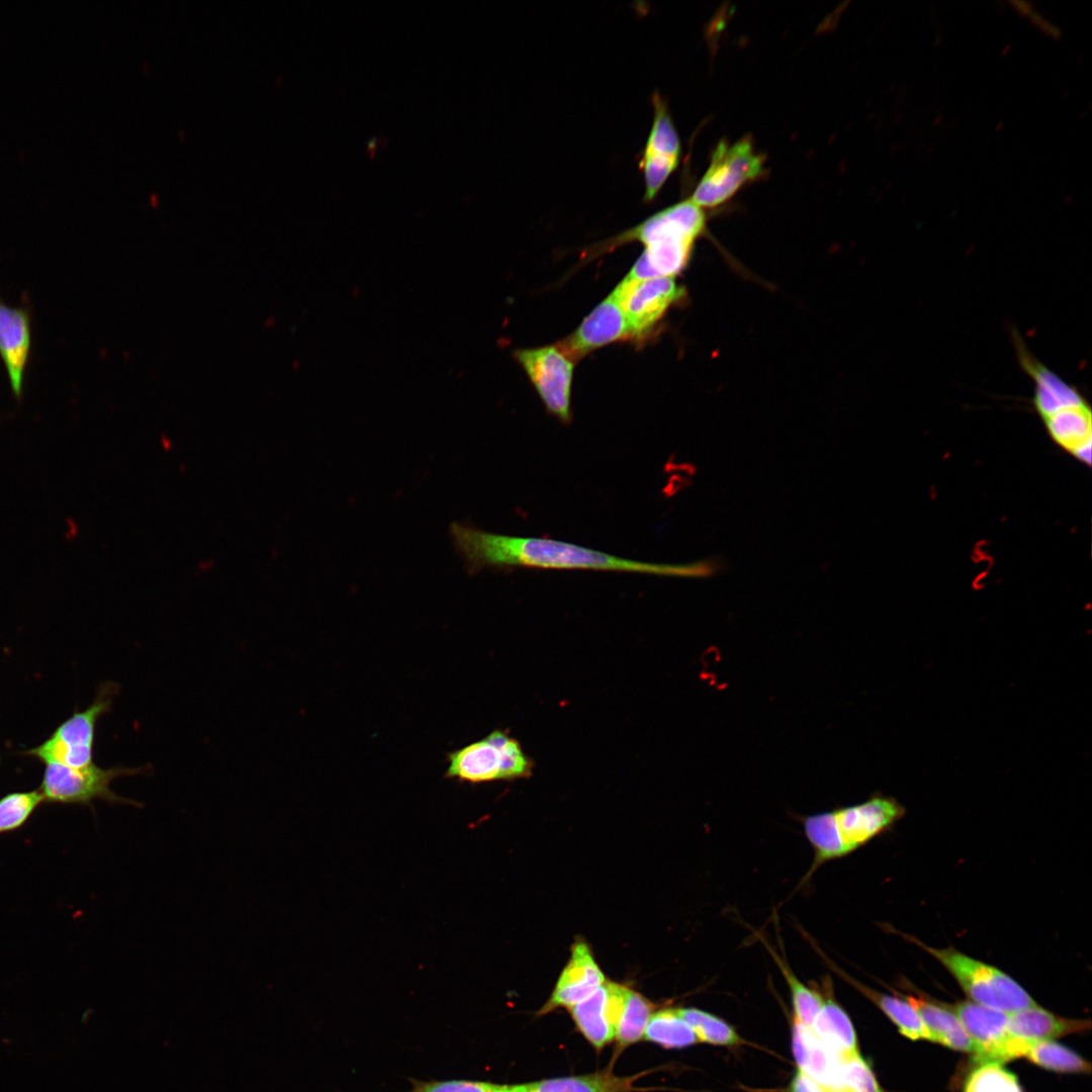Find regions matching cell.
Segmentation results:
<instances>
[{"instance_id": "31", "label": "cell", "mask_w": 1092, "mask_h": 1092, "mask_svg": "<svg viewBox=\"0 0 1092 1092\" xmlns=\"http://www.w3.org/2000/svg\"><path fill=\"white\" fill-rule=\"evenodd\" d=\"M842 1081L843 1092H884L859 1054L842 1059Z\"/></svg>"}, {"instance_id": "8", "label": "cell", "mask_w": 1092, "mask_h": 1092, "mask_svg": "<svg viewBox=\"0 0 1092 1092\" xmlns=\"http://www.w3.org/2000/svg\"><path fill=\"white\" fill-rule=\"evenodd\" d=\"M763 163V157L754 151L750 138H742L733 144L721 141L690 199L701 208L718 206L745 183L758 178Z\"/></svg>"}, {"instance_id": "32", "label": "cell", "mask_w": 1092, "mask_h": 1092, "mask_svg": "<svg viewBox=\"0 0 1092 1092\" xmlns=\"http://www.w3.org/2000/svg\"><path fill=\"white\" fill-rule=\"evenodd\" d=\"M407 1092H513V1085H499L478 1081H438L421 1083Z\"/></svg>"}, {"instance_id": "17", "label": "cell", "mask_w": 1092, "mask_h": 1092, "mask_svg": "<svg viewBox=\"0 0 1092 1092\" xmlns=\"http://www.w3.org/2000/svg\"><path fill=\"white\" fill-rule=\"evenodd\" d=\"M793 1055L801 1071L825 1092H843L842 1059L826 1048L812 1029L794 1019Z\"/></svg>"}, {"instance_id": "29", "label": "cell", "mask_w": 1092, "mask_h": 1092, "mask_svg": "<svg viewBox=\"0 0 1092 1092\" xmlns=\"http://www.w3.org/2000/svg\"><path fill=\"white\" fill-rule=\"evenodd\" d=\"M43 798L38 791H19L7 793L0 798V835L22 828L42 804Z\"/></svg>"}, {"instance_id": "27", "label": "cell", "mask_w": 1092, "mask_h": 1092, "mask_svg": "<svg viewBox=\"0 0 1092 1092\" xmlns=\"http://www.w3.org/2000/svg\"><path fill=\"white\" fill-rule=\"evenodd\" d=\"M676 1011L694 1030L699 1041L723 1046L742 1042L730 1024L713 1014L697 1008H678Z\"/></svg>"}, {"instance_id": "4", "label": "cell", "mask_w": 1092, "mask_h": 1092, "mask_svg": "<svg viewBox=\"0 0 1092 1092\" xmlns=\"http://www.w3.org/2000/svg\"><path fill=\"white\" fill-rule=\"evenodd\" d=\"M897 933L936 959L956 979L970 1001L1006 1013L1036 1005L1016 981L998 968L969 957L954 947L935 948L914 936L898 931Z\"/></svg>"}, {"instance_id": "19", "label": "cell", "mask_w": 1092, "mask_h": 1092, "mask_svg": "<svg viewBox=\"0 0 1092 1092\" xmlns=\"http://www.w3.org/2000/svg\"><path fill=\"white\" fill-rule=\"evenodd\" d=\"M901 996L916 1009L931 1034L932 1042L977 1057L978 1049L975 1042L948 1005L935 1003L923 996L911 994Z\"/></svg>"}, {"instance_id": "1", "label": "cell", "mask_w": 1092, "mask_h": 1092, "mask_svg": "<svg viewBox=\"0 0 1092 1092\" xmlns=\"http://www.w3.org/2000/svg\"><path fill=\"white\" fill-rule=\"evenodd\" d=\"M449 535L469 574L484 568L528 567L706 577L716 570L712 560L688 564L638 561L551 538L490 533L461 522L450 524Z\"/></svg>"}, {"instance_id": "36", "label": "cell", "mask_w": 1092, "mask_h": 1092, "mask_svg": "<svg viewBox=\"0 0 1092 1092\" xmlns=\"http://www.w3.org/2000/svg\"><path fill=\"white\" fill-rule=\"evenodd\" d=\"M934 121V125H939L941 123V116L939 115V117H936Z\"/></svg>"}, {"instance_id": "18", "label": "cell", "mask_w": 1092, "mask_h": 1092, "mask_svg": "<svg viewBox=\"0 0 1092 1092\" xmlns=\"http://www.w3.org/2000/svg\"><path fill=\"white\" fill-rule=\"evenodd\" d=\"M605 982L604 974L588 946L582 941L576 942L572 947L570 960L562 971L543 1012L558 1007L570 1009L590 996Z\"/></svg>"}, {"instance_id": "16", "label": "cell", "mask_w": 1092, "mask_h": 1092, "mask_svg": "<svg viewBox=\"0 0 1092 1092\" xmlns=\"http://www.w3.org/2000/svg\"><path fill=\"white\" fill-rule=\"evenodd\" d=\"M31 347L30 315L26 308L0 302V356L11 390L19 399Z\"/></svg>"}, {"instance_id": "2", "label": "cell", "mask_w": 1092, "mask_h": 1092, "mask_svg": "<svg viewBox=\"0 0 1092 1092\" xmlns=\"http://www.w3.org/2000/svg\"><path fill=\"white\" fill-rule=\"evenodd\" d=\"M1018 364L1033 383L1032 405L1053 443L1076 461L1091 465L1092 410L1075 385L1049 368L1013 330Z\"/></svg>"}, {"instance_id": "20", "label": "cell", "mask_w": 1092, "mask_h": 1092, "mask_svg": "<svg viewBox=\"0 0 1092 1092\" xmlns=\"http://www.w3.org/2000/svg\"><path fill=\"white\" fill-rule=\"evenodd\" d=\"M1010 1034L1029 1040H1053L1057 1037L1079 1033L1090 1028V1021L1065 1018L1037 1004L1007 1013Z\"/></svg>"}, {"instance_id": "24", "label": "cell", "mask_w": 1092, "mask_h": 1092, "mask_svg": "<svg viewBox=\"0 0 1092 1092\" xmlns=\"http://www.w3.org/2000/svg\"><path fill=\"white\" fill-rule=\"evenodd\" d=\"M643 1037L668 1049L686 1048L699 1042L694 1030L676 1009H662L652 1013Z\"/></svg>"}, {"instance_id": "11", "label": "cell", "mask_w": 1092, "mask_h": 1092, "mask_svg": "<svg viewBox=\"0 0 1092 1092\" xmlns=\"http://www.w3.org/2000/svg\"><path fill=\"white\" fill-rule=\"evenodd\" d=\"M652 105L653 121L638 163L644 180V200L647 202L655 198L676 169L680 156L679 136L658 92L652 96Z\"/></svg>"}, {"instance_id": "28", "label": "cell", "mask_w": 1092, "mask_h": 1092, "mask_svg": "<svg viewBox=\"0 0 1092 1092\" xmlns=\"http://www.w3.org/2000/svg\"><path fill=\"white\" fill-rule=\"evenodd\" d=\"M651 1010V1004L642 995L627 989L615 1035L621 1045L634 1043L643 1037Z\"/></svg>"}, {"instance_id": "26", "label": "cell", "mask_w": 1092, "mask_h": 1092, "mask_svg": "<svg viewBox=\"0 0 1092 1092\" xmlns=\"http://www.w3.org/2000/svg\"><path fill=\"white\" fill-rule=\"evenodd\" d=\"M782 975L786 979L792 995L794 1019L811 1028L823 1005V996L804 985L792 972L788 963L769 944L764 942Z\"/></svg>"}, {"instance_id": "13", "label": "cell", "mask_w": 1092, "mask_h": 1092, "mask_svg": "<svg viewBox=\"0 0 1092 1092\" xmlns=\"http://www.w3.org/2000/svg\"><path fill=\"white\" fill-rule=\"evenodd\" d=\"M948 1007L958 1016L969 1036L978 1049L980 1062L1012 1060L1013 1035L1008 1030L1006 1012L992 1009L972 1001H961Z\"/></svg>"}, {"instance_id": "3", "label": "cell", "mask_w": 1092, "mask_h": 1092, "mask_svg": "<svg viewBox=\"0 0 1092 1092\" xmlns=\"http://www.w3.org/2000/svg\"><path fill=\"white\" fill-rule=\"evenodd\" d=\"M705 226L703 209L687 199L654 213L610 240L607 246L615 248L632 241L644 245V252L626 275L627 279L673 277L687 266Z\"/></svg>"}, {"instance_id": "33", "label": "cell", "mask_w": 1092, "mask_h": 1092, "mask_svg": "<svg viewBox=\"0 0 1092 1092\" xmlns=\"http://www.w3.org/2000/svg\"><path fill=\"white\" fill-rule=\"evenodd\" d=\"M1024 18L1027 19L1030 24H1032L1035 28H1037L1048 37L1055 40L1061 38V29L1057 25L1050 22L1041 14L1036 12L1033 8L1029 10V12L1025 15Z\"/></svg>"}, {"instance_id": "34", "label": "cell", "mask_w": 1092, "mask_h": 1092, "mask_svg": "<svg viewBox=\"0 0 1092 1092\" xmlns=\"http://www.w3.org/2000/svg\"><path fill=\"white\" fill-rule=\"evenodd\" d=\"M790 1092H825L824 1089L817 1084L806 1073L798 1069L792 1079L790 1085Z\"/></svg>"}, {"instance_id": "5", "label": "cell", "mask_w": 1092, "mask_h": 1092, "mask_svg": "<svg viewBox=\"0 0 1092 1092\" xmlns=\"http://www.w3.org/2000/svg\"><path fill=\"white\" fill-rule=\"evenodd\" d=\"M118 692V684L102 682L90 706L74 712L44 741L19 754L44 764L59 763L76 768L94 764L93 747L97 722L111 710L113 699Z\"/></svg>"}, {"instance_id": "9", "label": "cell", "mask_w": 1092, "mask_h": 1092, "mask_svg": "<svg viewBox=\"0 0 1092 1092\" xmlns=\"http://www.w3.org/2000/svg\"><path fill=\"white\" fill-rule=\"evenodd\" d=\"M548 413L563 423L571 420L570 397L574 362L556 345L514 353Z\"/></svg>"}, {"instance_id": "15", "label": "cell", "mask_w": 1092, "mask_h": 1092, "mask_svg": "<svg viewBox=\"0 0 1092 1092\" xmlns=\"http://www.w3.org/2000/svg\"><path fill=\"white\" fill-rule=\"evenodd\" d=\"M627 989L613 982H605L590 996L570 1008L576 1026L597 1049H602L615 1038Z\"/></svg>"}, {"instance_id": "21", "label": "cell", "mask_w": 1092, "mask_h": 1092, "mask_svg": "<svg viewBox=\"0 0 1092 1092\" xmlns=\"http://www.w3.org/2000/svg\"><path fill=\"white\" fill-rule=\"evenodd\" d=\"M811 1029L826 1048L841 1059L859 1054L853 1024L831 996L823 998L822 1008Z\"/></svg>"}, {"instance_id": "6", "label": "cell", "mask_w": 1092, "mask_h": 1092, "mask_svg": "<svg viewBox=\"0 0 1092 1092\" xmlns=\"http://www.w3.org/2000/svg\"><path fill=\"white\" fill-rule=\"evenodd\" d=\"M447 759L446 778L472 784L528 778L534 767L519 741L500 730L451 751Z\"/></svg>"}, {"instance_id": "12", "label": "cell", "mask_w": 1092, "mask_h": 1092, "mask_svg": "<svg viewBox=\"0 0 1092 1092\" xmlns=\"http://www.w3.org/2000/svg\"><path fill=\"white\" fill-rule=\"evenodd\" d=\"M836 835L846 854L888 830L905 814L894 798L875 794L867 801L830 811Z\"/></svg>"}, {"instance_id": "30", "label": "cell", "mask_w": 1092, "mask_h": 1092, "mask_svg": "<svg viewBox=\"0 0 1092 1092\" xmlns=\"http://www.w3.org/2000/svg\"><path fill=\"white\" fill-rule=\"evenodd\" d=\"M964 1092H1023L1017 1077L1000 1062H980L968 1075Z\"/></svg>"}, {"instance_id": "23", "label": "cell", "mask_w": 1092, "mask_h": 1092, "mask_svg": "<svg viewBox=\"0 0 1092 1092\" xmlns=\"http://www.w3.org/2000/svg\"><path fill=\"white\" fill-rule=\"evenodd\" d=\"M637 1076L620 1077L609 1071L513 1085V1092H628Z\"/></svg>"}, {"instance_id": "14", "label": "cell", "mask_w": 1092, "mask_h": 1092, "mask_svg": "<svg viewBox=\"0 0 1092 1092\" xmlns=\"http://www.w3.org/2000/svg\"><path fill=\"white\" fill-rule=\"evenodd\" d=\"M633 338L626 316L610 294L556 346L573 362L608 344Z\"/></svg>"}, {"instance_id": "7", "label": "cell", "mask_w": 1092, "mask_h": 1092, "mask_svg": "<svg viewBox=\"0 0 1092 1092\" xmlns=\"http://www.w3.org/2000/svg\"><path fill=\"white\" fill-rule=\"evenodd\" d=\"M150 765L140 767L113 766L103 768L95 763L82 768L59 763L44 764L42 779L38 788L43 802L59 805H82L93 808V802L100 800L108 804H125L136 808L143 805L114 793L110 785L119 777L146 775Z\"/></svg>"}, {"instance_id": "22", "label": "cell", "mask_w": 1092, "mask_h": 1092, "mask_svg": "<svg viewBox=\"0 0 1092 1092\" xmlns=\"http://www.w3.org/2000/svg\"><path fill=\"white\" fill-rule=\"evenodd\" d=\"M823 958L824 961L830 965L832 970L839 976H842L847 982L873 1001L898 1027L901 1034L913 1040L926 1039L931 1041V1034L924 1025L918 1012L901 995L893 996L873 990L845 975L843 971L838 969L826 957L823 956Z\"/></svg>"}, {"instance_id": "37", "label": "cell", "mask_w": 1092, "mask_h": 1092, "mask_svg": "<svg viewBox=\"0 0 1092 1092\" xmlns=\"http://www.w3.org/2000/svg\"><path fill=\"white\" fill-rule=\"evenodd\" d=\"M1003 125H1004V121H1001V122H1000V123L998 124V126H996V127H995V130H996V131H998V130H999V128H1000L1001 126H1003Z\"/></svg>"}, {"instance_id": "10", "label": "cell", "mask_w": 1092, "mask_h": 1092, "mask_svg": "<svg viewBox=\"0 0 1092 1092\" xmlns=\"http://www.w3.org/2000/svg\"><path fill=\"white\" fill-rule=\"evenodd\" d=\"M673 277L624 278L611 293L620 304L633 338L648 333L684 295Z\"/></svg>"}, {"instance_id": "25", "label": "cell", "mask_w": 1092, "mask_h": 1092, "mask_svg": "<svg viewBox=\"0 0 1092 1092\" xmlns=\"http://www.w3.org/2000/svg\"><path fill=\"white\" fill-rule=\"evenodd\" d=\"M1055 1072L1090 1073V1064L1069 1048L1054 1040H1029L1023 1057Z\"/></svg>"}, {"instance_id": "35", "label": "cell", "mask_w": 1092, "mask_h": 1092, "mask_svg": "<svg viewBox=\"0 0 1092 1092\" xmlns=\"http://www.w3.org/2000/svg\"><path fill=\"white\" fill-rule=\"evenodd\" d=\"M378 138L379 136H373L370 140H368L367 143H366V149L370 153L371 156L374 155V153L376 151V147L380 143Z\"/></svg>"}]
</instances>
